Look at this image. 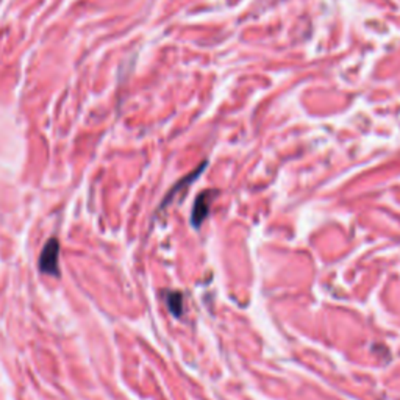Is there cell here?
Instances as JSON below:
<instances>
[{
    "mask_svg": "<svg viewBox=\"0 0 400 400\" xmlns=\"http://www.w3.org/2000/svg\"><path fill=\"white\" fill-rule=\"evenodd\" d=\"M166 302H168V307L170 313L174 314V316L179 318L180 314L183 313V297L180 293H169L168 297H166Z\"/></svg>",
    "mask_w": 400,
    "mask_h": 400,
    "instance_id": "cell-3",
    "label": "cell"
},
{
    "mask_svg": "<svg viewBox=\"0 0 400 400\" xmlns=\"http://www.w3.org/2000/svg\"><path fill=\"white\" fill-rule=\"evenodd\" d=\"M210 200H211L210 192H202L197 197L196 207H194V211H192V224L196 227L202 224L203 219L207 218V214L210 211Z\"/></svg>",
    "mask_w": 400,
    "mask_h": 400,
    "instance_id": "cell-2",
    "label": "cell"
},
{
    "mask_svg": "<svg viewBox=\"0 0 400 400\" xmlns=\"http://www.w3.org/2000/svg\"><path fill=\"white\" fill-rule=\"evenodd\" d=\"M58 255H60V244L55 238L49 239L45 243L41 256H39V271L47 276H58Z\"/></svg>",
    "mask_w": 400,
    "mask_h": 400,
    "instance_id": "cell-1",
    "label": "cell"
}]
</instances>
